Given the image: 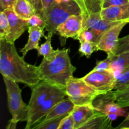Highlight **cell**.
Returning a JSON list of instances; mask_svg holds the SVG:
<instances>
[{
  "instance_id": "obj_8",
  "label": "cell",
  "mask_w": 129,
  "mask_h": 129,
  "mask_svg": "<svg viewBox=\"0 0 129 129\" xmlns=\"http://www.w3.org/2000/svg\"><path fill=\"white\" fill-rule=\"evenodd\" d=\"M122 21H113L105 20L101 16L100 12L95 13L91 14L83 20V28L81 31L86 30H89L93 35V42L98 44L100 38L103 33L113 26Z\"/></svg>"
},
{
  "instance_id": "obj_31",
  "label": "cell",
  "mask_w": 129,
  "mask_h": 129,
  "mask_svg": "<svg viewBox=\"0 0 129 129\" xmlns=\"http://www.w3.org/2000/svg\"><path fill=\"white\" fill-rule=\"evenodd\" d=\"M34 8L36 15H39L42 19L43 6L42 0H26ZM43 20V19H42Z\"/></svg>"
},
{
  "instance_id": "obj_22",
  "label": "cell",
  "mask_w": 129,
  "mask_h": 129,
  "mask_svg": "<svg viewBox=\"0 0 129 129\" xmlns=\"http://www.w3.org/2000/svg\"><path fill=\"white\" fill-rule=\"evenodd\" d=\"M80 47L79 52L81 56H85L89 59L94 52L98 50L97 44L94 42L89 41L86 40H82L79 41Z\"/></svg>"
},
{
  "instance_id": "obj_10",
  "label": "cell",
  "mask_w": 129,
  "mask_h": 129,
  "mask_svg": "<svg viewBox=\"0 0 129 129\" xmlns=\"http://www.w3.org/2000/svg\"><path fill=\"white\" fill-rule=\"evenodd\" d=\"M129 21H123L114 25L103 33L97 44L98 50H102L107 53H113L119 40L121 31Z\"/></svg>"
},
{
  "instance_id": "obj_1",
  "label": "cell",
  "mask_w": 129,
  "mask_h": 129,
  "mask_svg": "<svg viewBox=\"0 0 129 129\" xmlns=\"http://www.w3.org/2000/svg\"><path fill=\"white\" fill-rule=\"evenodd\" d=\"M0 72L3 77L32 88L41 81L38 66L20 57L14 43L0 40Z\"/></svg>"
},
{
  "instance_id": "obj_21",
  "label": "cell",
  "mask_w": 129,
  "mask_h": 129,
  "mask_svg": "<svg viewBox=\"0 0 129 129\" xmlns=\"http://www.w3.org/2000/svg\"><path fill=\"white\" fill-rule=\"evenodd\" d=\"M102 0H83V20L89 15L100 12Z\"/></svg>"
},
{
  "instance_id": "obj_14",
  "label": "cell",
  "mask_w": 129,
  "mask_h": 129,
  "mask_svg": "<svg viewBox=\"0 0 129 129\" xmlns=\"http://www.w3.org/2000/svg\"><path fill=\"white\" fill-rule=\"evenodd\" d=\"M100 15L102 18L110 21H129V3L103 8Z\"/></svg>"
},
{
  "instance_id": "obj_36",
  "label": "cell",
  "mask_w": 129,
  "mask_h": 129,
  "mask_svg": "<svg viewBox=\"0 0 129 129\" xmlns=\"http://www.w3.org/2000/svg\"><path fill=\"white\" fill-rule=\"evenodd\" d=\"M18 123H16V122H14L13 120H9V122H8V124L7 125V126H6V129H15L16 128V125H17Z\"/></svg>"
},
{
  "instance_id": "obj_17",
  "label": "cell",
  "mask_w": 129,
  "mask_h": 129,
  "mask_svg": "<svg viewBox=\"0 0 129 129\" xmlns=\"http://www.w3.org/2000/svg\"><path fill=\"white\" fill-rule=\"evenodd\" d=\"M75 105L69 99H63L57 103L47 113L43 120H49L51 118L64 117L70 113L74 109Z\"/></svg>"
},
{
  "instance_id": "obj_24",
  "label": "cell",
  "mask_w": 129,
  "mask_h": 129,
  "mask_svg": "<svg viewBox=\"0 0 129 129\" xmlns=\"http://www.w3.org/2000/svg\"><path fill=\"white\" fill-rule=\"evenodd\" d=\"M116 103L122 108L129 107V88L121 91H113Z\"/></svg>"
},
{
  "instance_id": "obj_23",
  "label": "cell",
  "mask_w": 129,
  "mask_h": 129,
  "mask_svg": "<svg viewBox=\"0 0 129 129\" xmlns=\"http://www.w3.org/2000/svg\"><path fill=\"white\" fill-rule=\"evenodd\" d=\"M60 117L59 118H51L49 120H42L38 124L34 126L33 129H59L60 122L64 118Z\"/></svg>"
},
{
  "instance_id": "obj_3",
  "label": "cell",
  "mask_w": 129,
  "mask_h": 129,
  "mask_svg": "<svg viewBox=\"0 0 129 129\" xmlns=\"http://www.w3.org/2000/svg\"><path fill=\"white\" fill-rule=\"evenodd\" d=\"M69 50V49H58L55 56L51 60L43 58L38 66L41 80L66 88L67 83L76 70L71 61Z\"/></svg>"
},
{
  "instance_id": "obj_16",
  "label": "cell",
  "mask_w": 129,
  "mask_h": 129,
  "mask_svg": "<svg viewBox=\"0 0 129 129\" xmlns=\"http://www.w3.org/2000/svg\"><path fill=\"white\" fill-rule=\"evenodd\" d=\"M113 120L107 115L97 111L96 113L79 129H110Z\"/></svg>"
},
{
  "instance_id": "obj_33",
  "label": "cell",
  "mask_w": 129,
  "mask_h": 129,
  "mask_svg": "<svg viewBox=\"0 0 129 129\" xmlns=\"http://www.w3.org/2000/svg\"><path fill=\"white\" fill-rule=\"evenodd\" d=\"M42 2L43 6L42 19L45 21L50 9L55 4V0H42Z\"/></svg>"
},
{
  "instance_id": "obj_18",
  "label": "cell",
  "mask_w": 129,
  "mask_h": 129,
  "mask_svg": "<svg viewBox=\"0 0 129 129\" xmlns=\"http://www.w3.org/2000/svg\"><path fill=\"white\" fill-rule=\"evenodd\" d=\"M129 70V52L115 55L112 53V60L109 71L117 75Z\"/></svg>"
},
{
  "instance_id": "obj_30",
  "label": "cell",
  "mask_w": 129,
  "mask_h": 129,
  "mask_svg": "<svg viewBox=\"0 0 129 129\" xmlns=\"http://www.w3.org/2000/svg\"><path fill=\"white\" fill-rule=\"evenodd\" d=\"M128 3H129V0H102V8H107L111 6H120Z\"/></svg>"
},
{
  "instance_id": "obj_12",
  "label": "cell",
  "mask_w": 129,
  "mask_h": 129,
  "mask_svg": "<svg viewBox=\"0 0 129 129\" xmlns=\"http://www.w3.org/2000/svg\"><path fill=\"white\" fill-rule=\"evenodd\" d=\"M83 25V14L71 16L57 28V34L65 39L73 38L76 40Z\"/></svg>"
},
{
  "instance_id": "obj_27",
  "label": "cell",
  "mask_w": 129,
  "mask_h": 129,
  "mask_svg": "<svg viewBox=\"0 0 129 129\" xmlns=\"http://www.w3.org/2000/svg\"><path fill=\"white\" fill-rule=\"evenodd\" d=\"M129 52V34L119 39L117 47L112 54L115 55Z\"/></svg>"
},
{
  "instance_id": "obj_37",
  "label": "cell",
  "mask_w": 129,
  "mask_h": 129,
  "mask_svg": "<svg viewBox=\"0 0 129 129\" xmlns=\"http://www.w3.org/2000/svg\"><path fill=\"white\" fill-rule=\"evenodd\" d=\"M77 2L79 3V5H80V6L81 7L82 10H83V0H76Z\"/></svg>"
},
{
  "instance_id": "obj_6",
  "label": "cell",
  "mask_w": 129,
  "mask_h": 129,
  "mask_svg": "<svg viewBox=\"0 0 129 129\" xmlns=\"http://www.w3.org/2000/svg\"><path fill=\"white\" fill-rule=\"evenodd\" d=\"M67 96L75 105H92L93 101L102 93L88 85L83 78L72 77L66 86Z\"/></svg>"
},
{
  "instance_id": "obj_9",
  "label": "cell",
  "mask_w": 129,
  "mask_h": 129,
  "mask_svg": "<svg viewBox=\"0 0 129 129\" xmlns=\"http://www.w3.org/2000/svg\"><path fill=\"white\" fill-rule=\"evenodd\" d=\"M93 105L97 111L108 115L113 120L118 116L125 115L126 113L124 108L116 103L113 91L98 96L93 101Z\"/></svg>"
},
{
  "instance_id": "obj_26",
  "label": "cell",
  "mask_w": 129,
  "mask_h": 129,
  "mask_svg": "<svg viewBox=\"0 0 129 129\" xmlns=\"http://www.w3.org/2000/svg\"><path fill=\"white\" fill-rule=\"evenodd\" d=\"M10 24L7 16L3 11L0 13V40H5L10 34Z\"/></svg>"
},
{
  "instance_id": "obj_34",
  "label": "cell",
  "mask_w": 129,
  "mask_h": 129,
  "mask_svg": "<svg viewBox=\"0 0 129 129\" xmlns=\"http://www.w3.org/2000/svg\"><path fill=\"white\" fill-rule=\"evenodd\" d=\"M16 0H0L1 11H4L9 8H13Z\"/></svg>"
},
{
  "instance_id": "obj_28",
  "label": "cell",
  "mask_w": 129,
  "mask_h": 129,
  "mask_svg": "<svg viewBox=\"0 0 129 129\" xmlns=\"http://www.w3.org/2000/svg\"><path fill=\"white\" fill-rule=\"evenodd\" d=\"M59 129H74V122L72 112L62 118L59 125Z\"/></svg>"
},
{
  "instance_id": "obj_5",
  "label": "cell",
  "mask_w": 129,
  "mask_h": 129,
  "mask_svg": "<svg viewBox=\"0 0 129 129\" xmlns=\"http://www.w3.org/2000/svg\"><path fill=\"white\" fill-rule=\"evenodd\" d=\"M7 94L8 107L11 115V120L18 123L27 122L28 118V106L25 104L21 97V90L18 83L3 78Z\"/></svg>"
},
{
  "instance_id": "obj_2",
  "label": "cell",
  "mask_w": 129,
  "mask_h": 129,
  "mask_svg": "<svg viewBox=\"0 0 129 129\" xmlns=\"http://www.w3.org/2000/svg\"><path fill=\"white\" fill-rule=\"evenodd\" d=\"M28 106V118L25 129H31L41 122L49 111L67 96L65 87L41 80L31 88Z\"/></svg>"
},
{
  "instance_id": "obj_20",
  "label": "cell",
  "mask_w": 129,
  "mask_h": 129,
  "mask_svg": "<svg viewBox=\"0 0 129 129\" xmlns=\"http://www.w3.org/2000/svg\"><path fill=\"white\" fill-rule=\"evenodd\" d=\"M13 10L19 17L25 20H28L35 14L33 7L26 0H16Z\"/></svg>"
},
{
  "instance_id": "obj_19",
  "label": "cell",
  "mask_w": 129,
  "mask_h": 129,
  "mask_svg": "<svg viewBox=\"0 0 129 129\" xmlns=\"http://www.w3.org/2000/svg\"><path fill=\"white\" fill-rule=\"evenodd\" d=\"M54 34L52 32H48V35L45 36V42L39 46L37 49L38 56H43L47 60H51L57 54L58 49L54 50L52 46V38Z\"/></svg>"
},
{
  "instance_id": "obj_4",
  "label": "cell",
  "mask_w": 129,
  "mask_h": 129,
  "mask_svg": "<svg viewBox=\"0 0 129 129\" xmlns=\"http://www.w3.org/2000/svg\"><path fill=\"white\" fill-rule=\"evenodd\" d=\"M83 14V10L76 0H66L55 2L45 20V30L57 34V28L71 16Z\"/></svg>"
},
{
  "instance_id": "obj_32",
  "label": "cell",
  "mask_w": 129,
  "mask_h": 129,
  "mask_svg": "<svg viewBox=\"0 0 129 129\" xmlns=\"http://www.w3.org/2000/svg\"><path fill=\"white\" fill-rule=\"evenodd\" d=\"M30 26H40L45 28V23L44 20L41 18L39 15H34L28 20Z\"/></svg>"
},
{
  "instance_id": "obj_25",
  "label": "cell",
  "mask_w": 129,
  "mask_h": 129,
  "mask_svg": "<svg viewBox=\"0 0 129 129\" xmlns=\"http://www.w3.org/2000/svg\"><path fill=\"white\" fill-rule=\"evenodd\" d=\"M116 76L114 90L121 91L129 88V70L123 72Z\"/></svg>"
},
{
  "instance_id": "obj_35",
  "label": "cell",
  "mask_w": 129,
  "mask_h": 129,
  "mask_svg": "<svg viewBox=\"0 0 129 129\" xmlns=\"http://www.w3.org/2000/svg\"><path fill=\"white\" fill-rule=\"evenodd\" d=\"M115 128L118 129H129V112L127 114V117L124 119V120L117 126Z\"/></svg>"
},
{
  "instance_id": "obj_15",
  "label": "cell",
  "mask_w": 129,
  "mask_h": 129,
  "mask_svg": "<svg viewBox=\"0 0 129 129\" xmlns=\"http://www.w3.org/2000/svg\"><path fill=\"white\" fill-rule=\"evenodd\" d=\"M28 30V42L22 49L20 50L22 56L25 57L30 50H37L39 47V42L42 37H45L44 30L45 27L40 26H30Z\"/></svg>"
},
{
  "instance_id": "obj_7",
  "label": "cell",
  "mask_w": 129,
  "mask_h": 129,
  "mask_svg": "<svg viewBox=\"0 0 129 129\" xmlns=\"http://www.w3.org/2000/svg\"><path fill=\"white\" fill-rule=\"evenodd\" d=\"M83 80L102 94L113 91L116 82L114 73L107 70H92L84 76Z\"/></svg>"
},
{
  "instance_id": "obj_29",
  "label": "cell",
  "mask_w": 129,
  "mask_h": 129,
  "mask_svg": "<svg viewBox=\"0 0 129 129\" xmlns=\"http://www.w3.org/2000/svg\"><path fill=\"white\" fill-rule=\"evenodd\" d=\"M112 60V53H107V57L103 60H97L96 66L93 70H107L109 71L110 65Z\"/></svg>"
},
{
  "instance_id": "obj_11",
  "label": "cell",
  "mask_w": 129,
  "mask_h": 129,
  "mask_svg": "<svg viewBox=\"0 0 129 129\" xmlns=\"http://www.w3.org/2000/svg\"><path fill=\"white\" fill-rule=\"evenodd\" d=\"M3 11L8 19L10 28V34L5 40L10 43H15L30 27L28 21L19 17L14 11L13 8H9Z\"/></svg>"
},
{
  "instance_id": "obj_13",
  "label": "cell",
  "mask_w": 129,
  "mask_h": 129,
  "mask_svg": "<svg viewBox=\"0 0 129 129\" xmlns=\"http://www.w3.org/2000/svg\"><path fill=\"white\" fill-rule=\"evenodd\" d=\"M97 110L92 105H75L72 111L74 122V129H79L83 125L86 123L94 114Z\"/></svg>"
}]
</instances>
